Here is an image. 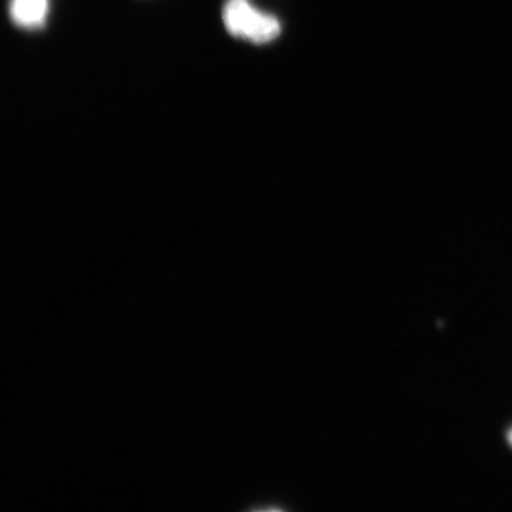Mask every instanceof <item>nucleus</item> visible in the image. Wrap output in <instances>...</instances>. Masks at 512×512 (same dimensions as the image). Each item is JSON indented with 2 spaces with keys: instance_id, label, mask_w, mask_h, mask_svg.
I'll return each instance as SVG.
<instances>
[{
  "instance_id": "f257e3e1",
  "label": "nucleus",
  "mask_w": 512,
  "mask_h": 512,
  "mask_svg": "<svg viewBox=\"0 0 512 512\" xmlns=\"http://www.w3.org/2000/svg\"><path fill=\"white\" fill-rule=\"evenodd\" d=\"M222 19L232 36L256 45L272 42L281 33L279 20L254 8L248 0H227Z\"/></svg>"
},
{
  "instance_id": "f03ea898",
  "label": "nucleus",
  "mask_w": 512,
  "mask_h": 512,
  "mask_svg": "<svg viewBox=\"0 0 512 512\" xmlns=\"http://www.w3.org/2000/svg\"><path fill=\"white\" fill-rule=\"evenodd\" d=\"M49 0H10V18L23 29H39L45 25Z\"/></svg>"
},
{
  "instance_id": "7ed1b4c3",
  "label": "nucleus",
  "mask_w": 512,
  "mask_h": 512,
  "mask_svg": "<svg viewBox=\"0 0 512 512\" xmlns=\"http://www.w3.org/2000/svg\"><path fill=\"white\" fill-rule=\"evenodd\" d=\"M510 443L512 444V430H511V433H510Z\"/></svg>"
}]
</instances>
